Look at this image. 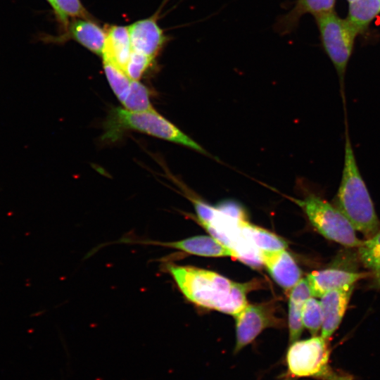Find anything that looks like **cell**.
I'll use <instances>...</instances> for the list:
<instances>
[{
  "mask_svg": "<svg viewBox=\"0 0 380 380\" xmlns=\"http://www.w3.org/2000/svg\"><path fill=\"white\" fill-rule=\"evenodd\" d=\"M260 258L271 277L281 288L291 289L301 279V270L285 249L260 251Z\"/></svg>",
  "mask_w": 380,
  "mask_h": 380,
  "instance_id": "9",
  "label": "cell"
},
{
  "mask_svg": "<svg viewBox=\"0 0 380 380\" xmlns=\"http://www.w3.org/2000/svg\"><path fill=\"white\" fill-rule=\"evenodd\" d=\"M380 13V0H355L350 3L346 20L357 34L362 32Z\"/></svg>",
  "mask_w": 380,
  "mask_h": 380,
  "instance_id": "18",
  "label": "cell"
},
{
  "mask_svg": "<svg viewBox=\"0 0 380 380\" xmlns=\"http://www.w3.org/2000/svg\"><path fill=\"white\" fill-rule=\"evenodd\" d=\"M336 206L355 230L368 239L379 230V221L367 185L360 172L346 121L344 160Z\"/></svg>",
  "mask_w": 380,
  "mask_h": 380,
  "instance_id": "2",
  "label": "cell"
},
{
  "mask_svg": "<svg viewBox=\"0 0 380 380\" xmlns=\"http://www.w3.org/2000/svg\"><path fill=\"white\" fill-rule=\"evenodd\" d=\"M103 70L110 88L122 103L128 94L132 80L123 70L105 60Z\"/></svg>",
  "mask_w": 380,
  "mask_h": 380,
  "instance_id": "21",
  "label": "cell"
},
{
  "mask_svg": "<svg viewBox=\"0 0 380 380\" xmlns=\"http://www.w3.org/2000/svg\"><path fill=\"white\" fill-rule=\"evenodd\" d=\"M118 242L160 246L180 250L184 253L205 257H233L236 253L213 236H196L175 241H158L151 239H132L125 237Z\"/></svg>",
  "mask_w": 380,
  "mask_h": 380,
  "instance_id": "8",
  "label": "cell"
},
{
  "mask_svg": "<svg viewBox=\"0 0 380 380\" xmlns=\"http://www.w3.org/2000/svg\"><path fill=\"white\" fill-rule=\"evenodd\" d=\"M315 18L324 49L339 76L344 101L343 77L357 34L346 19H340L334 11L320 14Z\"/></svg>",
  "mask_w": 380,
  "mask_h": 380,
  "instance_id": "6",
  "label": "cell"
},
{
  "mask_svg": "<svg viewBox=\"0 0 380 380\" xmlns=\"http://www.w3.org/2000/svg\"><path fill=\"white\" fill-rule=\"evenodd\" d=\"M369 274L341 267H330L313 271L307 277L312 295L322 297L329 291L353 286Z\"/></svg>",
  "mask_w": 380,
  "mask_h": 380,
  "instance_id": "10",
  "label": "cell"
},
{
  "mask_svg": "<svg viewBox=\"0 0 380 380\" xmlns=\"http://www.w3.org/2000/svg\"><path fill=\"white\" fill-rule=\"evenodd\" d=\"M71 37L91 51L102 56L107 33L97 24L87 19L74 20L70 25Z\"/></svg>",
  "mask_w": 380,
  "mask_h": 380,
  "instance_id": "16",
  "label": "cell"
},
{
  "mask_svg": "<svg viewBox=\"0 0 380 380\" xmlns=\"http://www.w3.org/2000/svg\"><path fill=\"white\" fill-rule=\"evenodd\" d=\"M46 1L52 6V8H53V10L55 11V13L56 14L58 18L59 19L60 13H59V11L58 10V8H57V6L56 5L55 0H46Z\"/></svg>",
  "mask_w": 380,
  "mask_h": 380,
  "instance_id": "25",
  "label": "cell"
},
{
  "mask_svg": "<svg viewBox=\"0 0 380 380\" xmlns=\"http://www.w3.org/2000/svg\"><path fill=\"white\" fill-rule=\"evenodd\" d=\"M312 296L307 278L301 279L291 290L288 315L291 343L298 340L303 332L304 328L302 321L303 308L305 301Z\"/></svg>",
  "mask_w": 380,
  "mask_h": 380,
  "instance_id": "15",
  "label": "cell"
},
{
  "mask_svg": "<svg viewBox=\"0 0 380 380\" xmlns=\"http://www.w3.org/2000/svg\"><path fill=\"white\" fill-rule=\"evenodd\" d=\"M128 30L132 50L152 58L166 42V37L154 18L137 21Z\"/></svg>",
  "mask_w": 380,
  "mask_h": 380,
  "instance_id": "11",
  "label": "cell"
},
{
  "mask_svg": "<svg viewBox=\"0 0 380 380\" xmlns=\"http://www.w3.org/2000/svg\"><path fill=\"white\" fill-rule=\"evenodd\" d=\"M302 321L312 336H317L321 329L323 321L320 301L310 297L304 303L302 310Z\"/></svg>",
  "mask_w": 380,
  "mask_h": 380,
  "instance_id": "22",
  "label": "cell"
},
{
  "mask_svg": "<svg viewBox=\"0 0 380 380\" xmlns=\"http://www.w3.org/2000/svg\"><path fill=\"white\" fill-rule=\"evenodd\" d=\"M353 286L327 292L321 297V307L323 321L321 328V336L327 340L338 328L346 311Z\"/></svg>",
  "mask_w": 380,
  "mask_h": 380,
  "instance_id": "12",
  "label": "cell"
},
{
  "mask_svg": "<svg viewBox=\"0 0 380 380\" xmlns=\"http://www.w3.org/2000/svg\"><path fill=\"white\" fill-rule=\"evenodd\" d=\"M129 130L139 132L208 154L198 143L154 109L134 112L125 108H113L105 122L102 138L104 141H115L123 132Z\"/></svg>",
  "mask_w": 380,
  "mask_h": 380,
  "instance_id": "3",
  "label": "cell"
},
{
  "mask_svg": "<svg viewBox=\"0 0 380 380\" xmlns=\"http://www.w3.org/2000/svg\"><path fill=\"white\" fill-rule=\"evenodd\" d=\"M335 0H297L291 11L279 17L274 30L280 34H290L296 28L300 18L305 13L315 17L333 11Z\"/></svg>",
  "mask_w": 380,
  "mask_h": 380,
  "instance_id": "13",
  "label": "cell"
},
{
  "mask_svg": "<svg viewBox=\"0 0 380 380\" xmlns=\"http://www.w3.org/2000/svg\"><path fill=\"white\" fill-rule=\"evenodd\" d=\"M60 13L59 20L67 27L68 16L88 19L89 14L80 0H55Z\"/></svg>",
  "mask_w": 380,
  "mask_h": 380,
  "instance_id": "23",
  "label": "cell"
},
{
  "mask_svg": "<svg viewBox=\"0 0 380 380\" xmlns=\"http://www.w3.org/2000/svg\"><path fill=\"white\" fill-rule=\"evenodd\" d=\"M348 1L350 3V2H353V1H354L355 0H348Z\"/></svg>",
  "mask_w": 380,
  "mask_h": 380,
  "instance_id": "27",
  "label": "cell"
},
{
  "mask_svg": "<svg viewBox=\"0 0 380 380\" xmlns=\"http://www.w3.org/2000/svg\"><path fill=\"white\" fill-rule=\"evenodd\" d=\"M106 33L103 59L125 72L132 52L128 27L111 26Z\"/></svg>",
  "mask_w": 380,
  "mask_h": 380,
  "instance_id": "14",
  "label": "cell"
},
{
  "mask_svg": "<svg viewBox=\"0 0 380 380\" xmlns=\"http://www.w3.org/2000/svg\"><path fill=\"white\" fill-rule=\"evenodd\" d=\"M236 329V343L234 353L236 354L252 343L265 329L283 327V320L276 315L274 303L247 304L234 315Z\"/></svg>",
  "mask_w": 380,
  "mask_h": 380,
  "instance_id": "7",
  "label": "cell"
},
{
  "mask_svg": "<svg viewBox=\"0 0 380 380\" xmlns=\"http://www.w3.org/2000/svg\"><path fill=\"white\" fill-rule=\"evenodd\" d=\"M240 229L243 237L260 251H276L287 248V242L281 237L263 228L242 220Z\"/></svg>",
  "mask_w": 380,
  "mask_h": 380,
  "instance_id": "17",
  "label": "cell"
},
{
  "mask_svg": "<svg viewBox=\"0 0 380 380\" xmlns=\"http://www.w3.org/2000/svg\"><path fill=\"white\" fill-rule=\"evenodd\" d=\"M329 340L317 336L291 343L285 356L286 377L320 380H353L351 375L335 371L329 365Z\"/></svg>",
  "mask_w": 380,
  "mask_h": 380,
  "instance_id": "4",
  "label": "cell"
},
{
  "mask_svg": "<svg viewBox=\"0 0 380 380\" xmlns=\"http://www.w3.org/2000/svg\"><path fill=\"white\" fill-rule=\"evenodd\" d=\"M179 289L190 302L233 316L248 303L251 283H237L213 271L173 263L165 265Z\"/></svg>",
  "mask_w": 380,
  "mask_h": 380,
  "instance_id": "1",
  "label": "cell"
},
{
  "mask_svg": "<svg viewBox=\"0 0 380 380\" xmlns=\"http://www.w3.org/2000/svg\"><path fill=\"white\" fill-rule=\"evenodd\" d=\"M125 109L140 112L153 110L149 89L137 80H132L128 94L122 103Z\"/></svg>",
  "mask_w": 380,
  "mask_h": 380,
  "instance_id": "20",
  "label": "cell"
},
{
  "mask_svg": "<svg viewBox=\"0 0 380 380\" xmlns=\"http://www.w3.org/2000/svg\"><path fill=\"white\" fill-rule=\"evenodd\" d=\"M358 248L362 262L371 271L380 288V229L373 236L362 241Z\"/></svg>",
  "mask_w": 380,
  "mask_h": 380,
  "instance_id": "19",
  "label": "cell"
},
{
  "mask_svg": "<svg viewBox=\"0 0 380 380\" xmlns=\"http://www.w3.org/2000/svg\"><path fill=\"white\" fill-rule=\"evenodd\" d=\"M305 213L312 225L324 237L346 247H359L355 229L335 205L313 193L302 199L291 198Z\"/></svg>",
  "mask_w": 380,
  "mask_h": 380,
  "instance_id": "5",
  "label": "cell"
},
{
  "mask_svg": "<svg viewBox=\"0 0 380 380\" xmlns=\"http://www.w3.org/2000/svg\"><path fill=\"white\" fill-rule=\"evenodd\" d=\"M153 58L132 50L125 72L132 80H139L148 69Z\"/></svg>",
  "mask_w": 380,
  "mask_h": 380,
  "instance_id": "24",
  "label": "cell"
},
{
  "mask_svg": "<svg viewBox=\"0 0 380 380\" xmlns=\"http://www.w3.org/2000/svg\"><path fill=\"white\" fill-rule=\"evenodd\" d=\"M283 380H295V379L286 377V378L284 379Z\"/></svg>",
  "mask_w": 380,
  "mask_h": 380,
  "instance_id": "26",
  "label": "cell"
}]
</instances>
